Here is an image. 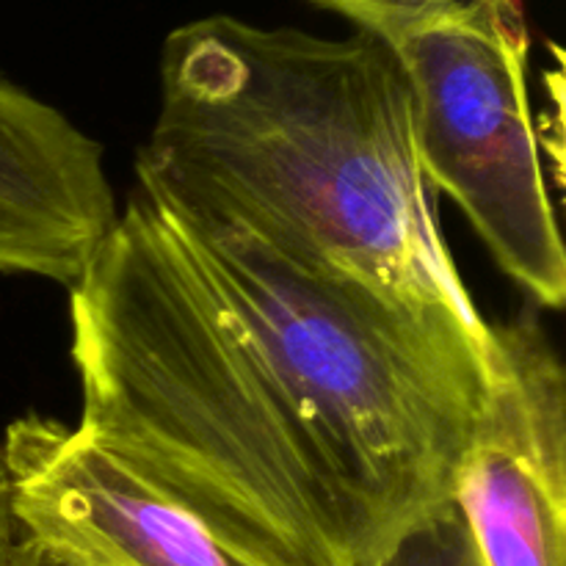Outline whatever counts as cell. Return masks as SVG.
Instances as JSON below:
<instances>
[{"label": "cell", "instance_id": "1", "mask_svg": "<svg viewBox=\"0 0 566 566\" xmlns=\"http://www.w3.org/2000/svg\"><path fill=\"white\" fill-rule=\"evenodd\" d=\"M81 431L252 566H374L415 520L315 379L136 186L70 287Z\"/></svg>", "mask_w": 566, "mask_h": 566}, {"label": "cell", "instance_id": "2", "mask_svg": "<svg viewBox=\"0 0 566 566\" xmlns=\"http://www.w3.org/2000/svg\"><path fill=\"white\" fill-rule=\"evenodd\" d=\"M136 175L298 269L492 335L420 175L407 72L370 33L326 39L227 14L175 28Z\"/></svg>", "mask_w": 566, "mask_h": 566}, {"label": "cell", "instance_id": "3", "mask_svg": "<svg viewBox=\"0 0 566 566\" xmlns=\"http://www.w3.org/2000/svg\"><path fill=\"white\" fill-rule=\"evenodd\" d=\"M390 48L412 92L423 182L462 208L520 287L562 310L566 254L531 116L520 0H464Z\"/></svg>", "mask_w": 566, "mask_h": 566}, {"label": "cell", "instance_id": "4", "mask_svg": "<svg viewBox=\"0 0 566 566\" xmlns=\"http://www.w3.org/2000/svg\"><path fill=\"white\" fill-rule=\"evenodd\" d=\"M492 385L457 481L484 566H566V374L534 313L492 326Z\"/></svg>", "mask_w": 566, "mask_h": 566}, {"label": "cell", "instance_id": "5", "mask_svg": "<svg viewBox=\"0 0 566 566\" xmlns=\"http://www.w3.org/2000/svg\"><path fill=\"white\" fill-rule=\"evenodd\" d=\"M0 448L17 528L88 566H252L59 420L25 415Z\"/></svg>", "mask_w": 566, "mask_h": 566}, {"label": "cell", "instance_id": "6", "mask_svg": "<svg viewBox=\"0 0 566 566\" xmlns=\"http://www.w3.org/2000/svg\"><path fill=\"white\" fill-rule=\"evenodd\" d=\"M116 219L99 142L0 70V274L72 287Z\"/></svg>", "mask_w": 566, "mask_h": 566}, {"label": "cell", "instance_id": "7", "mask_svg": "<svg viewBox=\"0 0 566 566\" xmlns=\"http://www.w3.org/2000/svg\"><path fill=\"white\" fill-rule=\"evenodd\" d=\"M374 566H484L457 497L403 531Z\"/></svg>", "mask_w": 566, "mask_h": 566}, {"label": "cell", "instance_id": "8", "mask_svg": "<svg viewBox=\"0 0 566 566\" xmlns=\"http://www.w3.org/2000/svg\"><path fill=\"white\" fill-rule=\"evenodd\" d=\"M313 3L348 17L359 31L381 42L396 44L418 28L440 20L464 0H313Z\"/></svg>", "mask_w": 566, "mask_h": 566}, {"label": "cell", "instance_id": "9", "mask_svg": "<svg viewBox=\"0 0 566 566\" xmlns=\"http://www.w3.org/2000/svg\"><path fill=\"white\" fill-rule=\"evenodd\" d=\"M3 566H88L75 553L33 534H17Z\"/></svg>", "mask_w": 566, "mask_h": 566}, {"label": "cell", "instance_id": "10", "mask_svg": "<svg viewBox=\"0 0 566 566\" xmlns=\"http://www.w3.org/2000/svg\"><path fill=\"white\" fill-rule=\"evenodd\" d=\"M17 531L20 528H17L14 506H11V481H9V470H6L3 448H0V566H3L11 545H14Z\"/></svg>", "mask_w": 566, "mask_h": 566}]
</instances>
